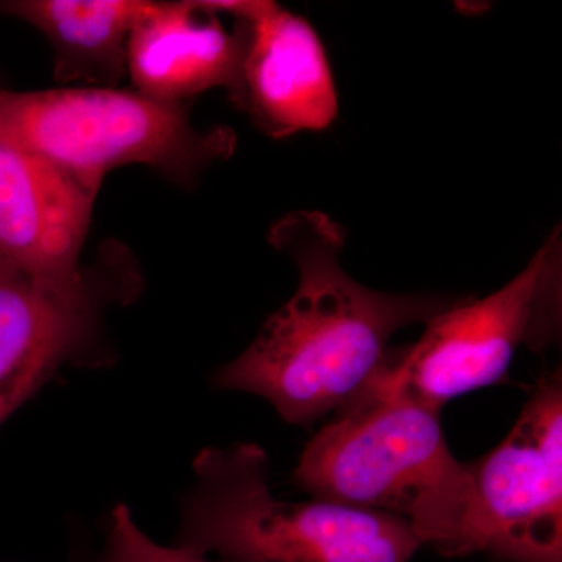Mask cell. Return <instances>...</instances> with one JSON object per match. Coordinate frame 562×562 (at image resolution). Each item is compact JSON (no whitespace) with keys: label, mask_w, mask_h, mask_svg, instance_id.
<instances>
[{"label":"cell","mask_w":562,"mask_h":562,"mask_svg":"<svg viewBox=\"0 0 562 562\" xmlns=\"http://www.w3.org/2000/svg\"><path fill=\"white\" fill-rule=\"evenodd\" d=\"M144 0H10V14L43 33L54 52V77L60 83L83 81L116 88L127 72L128 40L149 10Z\"/></svg>","instance_id":"obj_11"},{"label":"cell","mask_w":562,"mask_h":562,"mask_svg":"<svg viewBox=\"0 0 562 562\" xmlns=\"http://www.w3.org/2000/svg\"><path fill=\"white\" fill-rule=\"evenodd\" d=\"M0 144L43 158L99 191L113 169L147 165L191 183L235 151L231 128L195 127L183 103L116 88L0 90Z\"/></svg>","instance_id":"obj_4"},{"label":"cell","mask_w":562,"mask_h":562,"mask_svg":"<svg viewBox=\"0 0 562 562\" xmlns=\"http://www.w3.org/2000/svg\"><path fill=\"white\" fill-rule=\"evenodd\" d=\"M475 491L472 553L562 562V373H543L516 424L468 462Z\"/></svg>","instance_id":"obj_7"},{"label":"cell","mask_w":562,"mask_h":562,"mask_svg":"<svg viewBox=\"0 0 562 562\" xmlns=\"http://www.w3.org/2000/svg\"><path fill=\"white\" fill-rule=\"evenodd\" d=\"M269 241L297 268V290L216 373L214 386L265 398L286 424L312 427L338 412L379 375L398 331L427 324L453 303L351 279L341 265L342 227L319 211L281 217Z\"/></svg>","instance_id":"obj_1"},{"label":"cell","mask_w":562,"mask_h":562,"mask_svg":"<svg viewBox=\"0 0 562 562\" xmlns=\"http://www.w3.org/2000/svg\"><path fill=\"white\" fill-rule=\"evenodd\" d=\"M292 482L316 501L397 517L442 557L473 554L472 475L441 413L379 380L306 443Z\"/></svg>","instance_id":"obj_2"},{"label":"cell","mask_w":562,"mask_h":562,"mask_svg":"<svg viewBox=\"0 0 562 562\" xmlns=\"http://www.w3.org/2000/svg\"><path fill=\"white\" fill-rule=\"evenodd\" d=\"M98 192L43 158L0 144V258L44 279L79 272Z\"/></svg>","instance_id":"obj_9"},{"label":"cell","mask_w":562,"mask_h":562,"mask_svg":"<svg viewBox=\"0 0 562 562\" xmlns=\"http://www.w3.org/2000/svg\"><path fill=\"white\" fill-rule=\"evenodd\" d=\"M138 273L114 250L44 279L0 258V425L65 366L94 361L103 314L136 294Z\"/></svg>","instance_id":"obj_6"},{"label":"cell","mask_w":562,"mask_h":562,"mask_svg":"<svg viewBox=\"0 0 562 562\" xmlns=\"http://www.w3.org/2000/svg\"><path fill=\"white\" fill-rule=\"evenodd\" d=\"M221 10L249 29L236 105L271 138L330 127L338 94L310 22L268 0H228Z\"/></svg>","instance_id":"obj_8"},{"label":"cell","mask_w":562,"mask_h":562,"mask_svg":"<svg viewBox=\"0 0 562 562\" xmlns=\"http://www.w3.org/2000/svg\"><path fill=\"white\" fill-rule=\"evenodd\" d=\"M560 227L519 276L487 297L458 299L425 324L419 341L392 350L375 380L441 413L469 392L508 379L522 347L546 351L560 339Z\"/></svg>","instance_id":"obj_5"},{"label":"cell","mask_w":562,"mask_h":562,"mask_svg":"<svg viewBox=\"0 0 562 562\" xmlns=\"http://www.w3.org/2000/svg\"><path fill=\"white\" fill-rule=\"evenodd\" d=\"M99 562H214L187 547H166L150 539L120 505L111 513L105 546Z\"/></svg>","instance_id":"obj_12"},{"label":"cell","mask_w":562,"mask_h":562,"mask_svg":"<svg viewBox=\"0 0 562 562\" xmlns=\"http://www.w3.org/2000/svg\"><path fill=\"white\" fill-rule=\"evenodd\" d=\"M235 20L228 31L221 14L203 2L151 3L133 29L127 47V72L136 91L155 101L187 99L225 88L232 101L241 87L249 29Z\"/></svg>","instance_id":"obj_10"},{"label":"cell","mask_w":562,"mask_h":562,"mask_svg":"<svg viewBox=\"0 0 562 562\" xmlns=\"http://www.w3.org/2000/svg\"><path fill=\"white\" fill-rule=\"evenodd\" d=\"M177 546L214 562H412L424 547L397 517L279 501L268 454L247 442L198 454Z\"/></svg>","instance_id":"obj_3"}]
</instances>
